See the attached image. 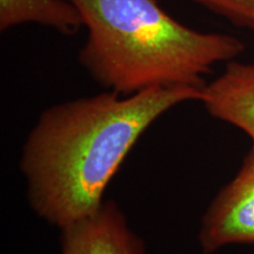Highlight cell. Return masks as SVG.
Returning <instances> with one entry per match:
<instances>
[{"label":"cell","mask_w":254,"mask_h":254,"mask_svg":"<svg viewBox=\"0 0 254 254\" xmlns=\"http://www.w3.org/2000/svg\"><path fill=\"white\" fill-rule=\"evenodd\" d=\"M201 103L212 117L245 132L254 145V64L228 62L225 71L206 84Z\"/></svg>","instance_id":"obj_5"},{"label":"cell","mask_w":254,"mask_h":254,"mask_svg":"<svg viewBox=\"0 0 254 254\" xmlns=\"http://www.w3.org/2000/svg\"><path fill=\"white\" fill-rule=\"evenodd\" d=\"M202 91H105L46 107L25 139L19 161L32 211L58 230L93 213L152 124L178 105L201 103Z\"/></svg>","instance_id":"obj_1"},{"label":"cell","mask_w":254,"mask_h":254,"mask_svg":"<svg viewBox=\"0 0 254 254\" xmlns=\"http://www.w3.org/2000/svg\"><path fill=\"white\" fill-rule=\"evenodd\" d=\"M59 232L60 254H147L145 240L113 200H104L93 213Z\"/></svg>","instance_id":"obj_4"},{"label":"cell","mask_w":254,"mask_h":254,"mask_svg":"<svg viewBox=\"0 0 254 254\" xmlns=\"http://www.w3.org/2000/svg\"><path fill=\"white\" fill-rule=\"evenodd\" d=\"M254 32V0H189Z\"/></svg>","instance_id":"obj_7"},{"label":"cell","mask_w":254,"mask_h":254,"mask_svg":"<svg viewBox=\"0 0 254 254\" xmlns=\"http://www.w3.org/2000/svg\"><path fill=\"white\" fill-rule=\"evenodd\" d=\"M27 23L44 25L64 36H74L84 27L69 0H0V31Z\"/></svg>","instance_id":"obj_6"},{"label":"cell","mask_w":254,"mask_h":254,"mask_svg":"<svg viewBox=\"0 0 254 254\" xmlns=\"http://www.w3.org/2000/svg\"><path fill=\"white\" fill-rule=\"evenodd\" d=\"M198 240L204 254L232 244H254V145L237 176L209 205Z\"/></svg>","instance_id":"obj_3"},{"label":"cell","mask_w":254,"mask_h":254,"mask_svg":"<svg viewBox=\"0 0 254 254\" xmlns=\"http://www.w3.org/2000/svg\"><path fill=\"white\" fill-rule=\"evenodd\" d=\"M87 38L78 59L106 91L131 95L155 87L204 90L214 65L245 50L230 34L205 33L168 15L155 0H69Z\"/></svg>","instance_id":"obj_2"}]
</instances>
